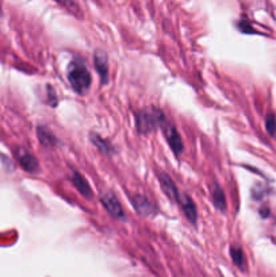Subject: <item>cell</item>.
Returning <instances> with one entry per match:
<instances>
[{
  "mask_svg": "<svg viewBox=\"0 0 276 277\" xmlns=\"http://www.w3.org/2000/svg\"><path fill=\"white\" fill-rule=\"evenodd\" d=\"M57 2L60 4H63V6H65V7H67L68 10H71V11H76V10H77L73 0H57Z\"/></svg>",
  "mask_w": 276,
  "mask_h": 277,
  "instance_id": "e0dca14e",
  "label": "cell"
},
{
  "mask_svg": "<svg viewBox=\"0 0 276 277\" xmlns=\"http://www.w3.org/2000/svg\"><path fill=\"white\" fill-rule=\"evenodd\" d=\"M71 181H72V185L77 189V192L80 193V195L87 197V199H91V197H92V189H91L88 181L83 177L82 174L78 173L77 170H72Z\"/></svg>",
  "mask_w": 276,
  "mask_h": 277,
  "instance_id": "9c48e42d",
  "label": "cell"
},
{
  "mask_svg": "<svg viewBox=\"0 0 276 277\" xmlns=\"http://www.w3.org/2000/svg\"><path fill=\"white\" fill-rule=\"evenodd\" d=\"M157 176H159V180H160L161 188H163L165 195L168 196V199L173 200V202L178 203V199H179L180 192L178 191V188H176V184L173 183V180L169 177L168 174L164 173V172H159Z\"/></svg>",
  "mask_w": 276,
  "mask_h": 277,
  "instance_id": "ba28073f",
  "label": "cell"
},
{
  "mask_svg": "<svg viewBox=\"0 0 276 277\" xmlns=\"http://www.w3.org/2000/svg\"><path fill=\"white\" fill-rule=\"evenodd\" d=\"M46 89H48V103L50 104V106H53V107H56L57 104H58V99H57L54 89H53V87H50V85H48Z\"/></svg>",
  "mask_w": 276,
  "mask_h": 277,
  "instance_id": "2e32d148",
  "label": "cell"
},
{
  "mask_svg": "<svg viewBox=\"0 0 276 277\" xmlns=\"http://www.w3.org/2000/svg\"><path fill=\"white\" fill-rule=\"evenodd\" d=\"M230 255L233 263L239 266L240 269H245V257H244L243 249L239 245H233L230 248Z\"/></svg>",
  "mask_w": 276,
  "mask_h": 277,
  "instance_id": "5bb4252c",
  "label": "cell"
},
{
  "mask_svg": "<svg viewBox=\"0 0 276 277\" xmlns=\"http://www.w3.org/2000/svg\"><path fill=\"white\" fill-rule=\"evenodd\" d=\"M102 206L105 207L108 214L111 215L112 218L115 219H125V214H123V208L121 206L120 200L112 192H106L101 196Z\"/></svg>",
  "mask_w": 276,
  "mask_h": 277,
  "instance_id": "277c9868",
  "label": "cell"
},
{
  "mask_svg": "<svg viewBox=\"0 0 276 277\" xmlns=\"http://www.w3.org/2000/svg\"><path fill=\"white\" fill-rule=\"evenodd\" d=\"M93 65H95V68H96L102 83L107 82L108 61H107V55L102 52V50H97V52H95V54H93Z\"/></svg>",
  "mask_w": 276,
  "mask_h": 277,
  "instance_id": "30bf717a",
  "label": "cell"
},
{
  "mask_svg": "<svg viewBox=\"0 0 276 277\" xmlns=\"http://www.w3.org/2000/svg\"><path fill=\"white\" fill-rule=\"evenodd\" d=\"M37 135L38 141L42 146H46V148H53L56 146L57 138L54 137V134L50 131L49 129H46L45 126H38L37 127Z\"/></svg>",
  "mask_w": 276,
  "mask_h": 277,
  "instance_id": "7c38bea8",
  "label": "cell"
},
{
  "mask_svg": "<svg viewBox=\"0 0 276 277\" xmlns=\"http://www.w3.org/2000/svg\"><path fill=\"white\" fill-rule=\"evenodd\" d=\"M160 127L163 130V133H164L165 138H167V142L169 144L171 149L173 150L176 155L180 154V153H183L184 150V144L182 138H180L179 133H178V130L171 122H169L168 119L165 118V115L161 118L160 121Z\"/></svg>",
  "mask_w": 276,
  "mask_h": 277,
  "instance_id": "3957f363",
  "label": "cell"
},
{
  "mask_svg": "<svg viewBox=\"0 0 276 277\" xmlns=\"http://www.w3.org/2000/svg\"><path fill=\"white\" fill-rule=\"evenodd\" d=\"M265 130L271 137L276 135V118L272 112H268L265 116Z\"/></svg>",
  "mask_w": 276,
  "mask_h": 277,
  "instance_id": "9a60e30c",
  "label": "cell"
},
{
  "mask_svg": "<svg viewBox=\"0 0 276 277\" xmlns=\"http://www.w3.org/2000/svg\"><path fill=\"white\" fill-rule=\"evenodd\" d=\"M211 199H213V204L215 206V208H218L221 212L226 211V208H228V206H226V197H225L222 188L216 183L211 185Z\"/></svg>",
  "mask_w": 276,
  "mask_h": 277,
  "instance_id": "8fae6325",
  "label": "cell"
},
{
  "mask_svg": "<svg viewBox=\"0 0 276 277\" xmlns=\"http://www.w3.org/2000/svg\"><path fill=\"white\" fill-rule=\"evenodd\" d=\"M164 116V112L157 108L150 110H140L135 112V123L137 131L141 134H149L160 127V121Z\"/></svg>",
  "mask_w": 276,
  "mask_h": 277,
  "instance_id": "7a4b0ae2",
  "label": "cell"
},
{
  "mask_svg": "<svg viewBox=\"0 0 276 277\" xmlns=\"http://www.w3.org/2000/svg\"><path fill=\"white\" fill-rule=\"evenodd\" d=\"M131 204H133V207L135 208L138 214L142 215V216H148V218H149V216L156 215L157 212L156 206L144 195L133 196V197H131Z\"/></svg>",
  "mask_w": 276,
  "mask_h": 277,
  "instance_id": "5b68a950",
  "label": "cell"
},
{
  "mask_svg": "<svg viewBox=\"0 0 276 277\" xmlns=\"http://www.w3.org/2000/svg\"><path fill=\"white\" fill-rule=\"evenodd\" d=\"M16 159H18L19 165L22 166L23 169L26 172H30V173H35L40 170V164H38L37 159L31 154L30 152H27L25 148L18 149L15 152Z\"/></svg>",
  "mask_w": 276,
  "mask_h": 277,
  "instance_id": "8992f818",
  "label": "cell"
},
{
  "mask_svg": "<svg viewBox=\"0 0 276 277\" xmlns=\"http://www.w3.org/2000/svg\"><path fill=\"white\" fill-rule=\"evenodd\" d=\"M68 80L71 83L72 88L77 93H84L91 85L90 70L87 69L86 64L80 58L73 60L68 68Z\"/></svg>",
  "mask_w": 276,
  "mask_h": 277,
  "instance_id": "6da1fadb",
  "label": "cell"
},
{
  "mask_svg": "<svg viewBox=\"0 0 276 277\" xmlns=\"http://www.w3.org/2000/svg\"><path fill=\"white\" fill-rule=\"evenodd\" d=\"M90 138H91V142H92V144L97 148V150L103 153V154L110 155V154H112V153H114V148H112V145L110 144V142H108L107 140L102 138L101 135H99V134L91 133Z\"/></svg>",
  "mask_w": 276,
  "mask_h": 277,
  "instance_id": "4fadbf2b",
  "label": "cell"
},
{
  "mask_svg": "<svg viewBox=\"0 0 276 277\" xmlns=\"http://www.w3.org/2000/svg\"><path fill=\"white\" fill-rule=\"evenodd\" d=\"M178 203H179L180 208L183 210L186 218L188 219L192 225H195L196 219H198V211H196V206H195L194 200L191 199L188 195H186V193H180Z\"/></svg>",
  "mask_w": 276,
  "mask_h": 277,
  "instance_id": "52a82bcc",
  "label": "cell"
}]
</instances>
